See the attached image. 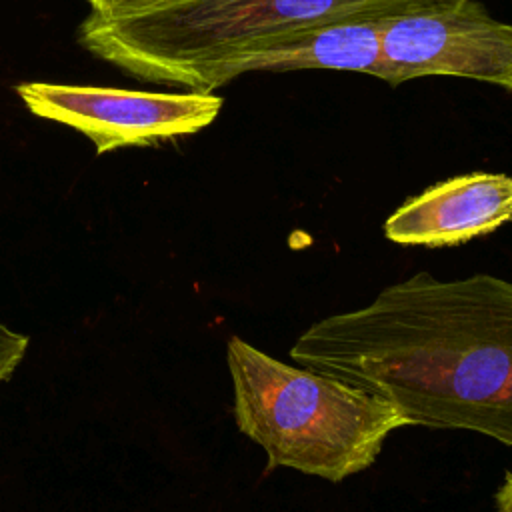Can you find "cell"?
Listing matches in <instances>:
<instances>
[{
	"label": "cell",
	"instance_id": "cell-5",
	"mask_svg": "<svg viewBox=\"0 0 512 512\" xmlns=\"http://www.w3.org/2000/svg\"><path fill=\"white\" fill-rule=\"evenodd\" d=\"M388 84L456 76L512 92V24L480 0H458L388 18L382 32Z\"/></svg>",
	"mask_w": 512,
	"mask_h": 512
},
{
	"label": "cell",
	"instance_id": "cell-2",
	"mask_svg": "<svg viewBox=\"0 0 512 512\" xmlns=\"http://www.w3.org/2000/svg\"><path fill=\"white\" fill-rule=\"evenodd\" d=\"M226 362L236 426L266 452V472L292 468L342 482L370 468L388 434L408 426L384 398L276 360L240 336H230Z\"/></svg>",
	"mask_w": 512,
	"mask_h": 512
},
{
	"label": "cell",
	"instance_id": "cell-4",
	"mask_svg": "<svg viewBox=\"0 0 512 512\" xmlns=\"http://www.w3.org/2000/svg\"><path fill=\"white\" fill-rule=\"evenodd\" d=\"M16 92L34 116L88 136L98 154L200 132L222 108V98L212 92L162 94L48 82H22Z\"/></svg>",
	"mask_w": 512,
	"mask_h": 512
},
{
	"label": "cell",
	"instance_id": "cell-1",
	"mask_svg": "<svg viewBox=\"0 0 512 512\" xmlns=\"http://www.w3.org/2000/svg\"><path fill=\"white\" fill-rule=\"evenodd\" d=\"M290 360L390 402L408 426L512 446V282L416 272L310 324Z\"/></svg>",
	"mask_w": 512,
	"mask_h": 512
},
{
	"label": "cell",
	"instance_id": "cell-3",
	"mask_svg": "<svg viewBox=\"0 0 512 512\" xmlns=\"http://www.w3.org/2000/svg\"><path fill=\"white\" fill-rule=\"evenodd\" d=\"M458 0H164L80 26V42L126 74L198 92L208 68L256 38L348 20H388Z\"/></svg>",
	"mask_w": 512,
	"mask_h": 512
},
{
	"label": "cell",
	"instance_id": "cell-6",
	"mask_svg": "<svg viewBox=\"0 0 512 512\" xmlns=\"http://www.w3.org/2000/svg\"><path fill=\"white\" fill-rule=\"evenodd\" d=\"M386 20H348L256 38L214 62L198 92L210 94L246 72L348 70L388 82L382 54Z\"/></svg>",
	"mask_w": 512,
	"mask_h": 512
},
{
	"label": "cell",
	"instance_id": "cell-7",
	"mask_svg": "<svg viewBox=\"0 0 512 512\" xmlns=\"http://www.w3.org/2000/svg\"><path fill=\"white\" fill-rule=\"evenodd\" d=\"M510 220L512 176L472 172L408 198L384 222V236L402 246L444 248L486 236Z\"/></svg>",
	"mask_w": 512,
	"mask_h": 512
},
{
	"label": "cell",
	"instance_id": "cell-9",
	"mask_svg": "<svg viewBox=\"0 0 512 512\" xmlns=\"http://www.w3.org/2000/svg\"><path fill=\"white\" fill-rule=\"evenodd\" d=\"M496 512H512V472L504 476L496 492Z\"/></svg>",
	"mask_w": 512,
	"mask_h": 512
},
{
	"label": "cell",
	"instance_id": "cell-8",
	"mask_svg": "<svg viewBox=\"0 0 512 512\" xmlns=\"http://www.w3.org/2000/svg\"><path fill=\"white\" fill-rule=\"evenodd\" d=\"M86 2L92 6L90 14L100 18H118V16H126V14L150 8L164 0H86Z\"/></svg>",
	"mask_w": 512,
	"mask_h": 512
}]
</instances>
